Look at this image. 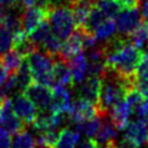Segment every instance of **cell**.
<instances>
[{
	"label": "cell",
	"mask_w": 148,
	"mask_h": 148,
	"mask_svg": "<svg viewBox=\"0 0 148 148\" xmlns=\"http://www.w3.org/2000/svg\"><path fill=\"white\" fill-rule=\"evenodd\" d=\"M35 146L36 139L27 130H22L20 132L14 133L10 148H35Z\"/></svg>",
	"instance_id": "d4e9b609"
},
{
	"label": "cell",
	"mask_w": 148,
	"mask_h": 148,
	"mask_svg": "<svg viewBox=\"0 0 148 148\" xmlns=\"http://www.w3.org/2000/svg\"><path fill=\"white\" fill-rule=\"evenodd\" d=\"M116 32V23L112 18H105L94 31L97 42H105L113 37Z\"/></svg>",
	"instance_id": "484cf974"
},
{
	"label": "cell",
	"mask_w": 148,
	"mask_h": 148,
	"mask_svg": "<svg viewBox=\"0 0 148 148\" xmlns=\"http://www.w3.org/2000/svg\"><path fill=\"white\" fill-rule=\"evenodd\" d=\"M12 138L10 133L5 128L0 127V148H10Z\"/></svg>",
	"instance_id": "4dcf8cb0"
},
{
	"label": "cell",
	"mask_w": 148,
	"mask_h": 148,
	"mask_svg": "<svg viewBox=\"0 0 148 148\" xmlns=\"http://www.w3.org/2000/svg\"><path fill=\"white\" fill-rule=\"evenodd\" d=\"M0 58L8 75H15L24 59V57H22L15 49H10L6 53L1 54Z\"/></svg>",
	"instance_id": "d6986e66"
},
{
	"label": "cell",
	"mask_w": 148,
	"mask_h": 148,
	"mask_svg": "<svg viewBox=\"0 0 148 148\" xmlns=\"http://www.w3.org/2000/svg\"><path fill=\"white\" fill-rule=\"evenodd\" d=\"M20 5H21L23 8L31 7V6L37 5V0H20Z\"/></svg>",
	"instance_id": "d590c367"
},
{
	"label": "cell",
	"mask_w": 148,
	"mask_h": 148,
	"mask_svg": "<svg viewBox=\"0 0 148 148\" xmlns=\"http://www.w3.org/2000/svg\"><path fill=\"white\" fill-rule=\"evenodd\" d=\"M12 105L15 113L24 121L27 126L32 125L38 114V109L23 91H17L14 95L12 98Z\"/></svg>",
	"instance_id": "52a82bcc"
},
{
	"label": "cell",
	"mask_w": 148,
	"mask_h": 148,
	"mask_svg": "<svg viewBox=\"0 0 148 148\" xmlns=\"http://www.w3.org/2000/svg\"><path fill=\"white\" fill-rule=\"evenodd\" d=\"M132 113H133V111H132L131 105L124 98L123 101H120L118 104L113 105L109 110L108 117L118 131H123L126 127V125L128 124L130 117H131Z\"/></svg>",
	"instance_id": "4fadbf2b"
},
{
	"label": "cell",
	"mask_w": 148,
	"mask_h": 148,
	"mask_svg": "<svg viewBox=\"0 0 148 148\" xmlns=\"http://www.w3.org/2000/svg\"><path fill=\"white\" fill-rule=\"evenodd\" d=\"M77 94L81 98H84L94 104L97 105L99 98V90H101V77L89 75L82 82L77 84Z\"/></svg>",
	"instance_id": "5bb4252c"
},
{
	"label": "cell",
	"mask_w": 148,
	"mask_h": 148,
	"mask_svg": "<svg viewBox=\"0 0 148 148\" xmlns=\"http://www.w3.org/2000/svg\"><path fill=\"white\" fill-rule=\"evenodd\" d=\"M10 49H13V32L5 24H0V56Z\"/></svg>",
	"instance_id": "f1b7e54d"
},
{
	"label": "cell",
	"mask_w": 148,
	"mask_h": 148,
	"mask_svg": "<svg viewBox=\"0 0 148 148\" xmlns=\"http://www.w3.org/2000/svg\"><path fill=\"white\" fill-rule=\"evenodd\" d=\"M50 110L54 112H67L71 106V92L65 86L54 84L52 87Z\"/></svg>",
	"instance_id": "9a60e30c"
},
{
	"label": "cell",
	"mask_w": 148,
	"mask_h": 148,
	"mask_svg": "<svg viewBox=\"0 0 148 148\" xmlns=\"http://www.w3.org/2000/svg\"><path fill=\"white\" fill-rule=\"evenodd\" d=\"M49 13H50L49 7H43L38 5L24 8L20 15L21 29L27 35L31 34L42 21L49 18Z\"/></svg>",
	"instance_id": "277c9868"
},
{
	"label": "cell",
	"mask_w": 148,
	"mask_h": 148,
	"mask_svg": "<svg viewBox=\"0 0 148 148\" xmlns=\"http://www.w3.org/2000/svg\"><path fill=\"white\" fill-rule=\"evenodd\" d=\"M82 49H83V30L81 28H76L64 40L61 49L57 56L68 62L69 59L74 57L76 53L81 52Z\"/></svg>",
	"instance_id": "7c38bea8"
},
{
	"label": "cell",
	"mask_w": 148,
	"mask_h": 148,
	"mask_svg": "<svg viewBox=\"0 0 148 148\" xmlns=\"http://www.w3.org/2000/svg\"><path fill=\"white\" fill-rule=\"evenodd\" d=\"M79 141H80L79 132L69 128H61L53 148H76Z\"/></svg>",
	"instance_id": "ffe728a7"
},
{
	"label": "cell",
	"mask_w": 148,
	"mask_h": 148,
	"mask_svg": "<svg viewBox=\"0 0 148 148\" xmlns=\"http://www.w3.org/2000/svg\"><path fill=\"white\" fill-rule=\"evenodd\" d=\"M103 46L106 54L105 69L125 80L135 82V72L142 56L140 49L134 46L127 37L120 35L105 40Z\"/></svg>",
	"instance_id": "6da1fadb"
},
{
	"label": "cell",
	"mask_w": 148,
	"mask_h": 148,
	"mask_svg": "<svg viewBox=\"0 0 148 148\" xmlns=\"http://www.w3.org/2000/svg\"><path fill=\"white\" fill-rule=\"evenodd\" d=\"M147 118H148V116H147ZM147 125H148V124H147Z\"/></svg>",
	"instance_id": "8d00e7d4"
},
{
	"label": "cell",
	"mask_w": 148,
	"mask_h": 148,
	"mask_svg": "<svg viewBox=\"0 0 148 148\" xmlns=\"http://www.w3.org/2000/svg\"><path fill=\"white\" fill-rule=\"evenodd\" d=\"M23 92L32 101V103L36 105L38 111H44L50 109L51 97H52L51 88L34 81L30 86L27 87V89Z\"/></svg>",
	"instance_id": "8fae6325"
},
{
	"label": "cell",
	"mask_w": 148,
	"mask_h": 148,
	"mask_svg": "<svg viewBox=\"0 0 148 148\" xmlns=\"http://www.w3.org/2000/svg\"><path fill=\"white\" fill-rule=\"evenodd\" d=\"M139 7L141 9L142 21L146 22V23H148V0H140Z\"/></svg>",
	"instance_id": "1f68e13d"
},
{
	"label": "cell",
	"mask_w": 148,
	"mask_h": 148,
	"mask_svg": "<svg viewBox=\"0 0 148 148\" xmlns=\"http://www.w3.org/2000/svg\"><path fill=\"white\" fill-rule=\"evenodd\" d=\"M102 119H103V117L95 116L90 119L75 123V125H74L75 131L79 132L80 134L84 135L86 138H92L96 134V132L98 131V128L102 124Z\"/></svg>",
	"instance_id": "44dd1931"
},
{
	"label": "cell",
	"mask_w": 148,
	"mask_h": 148,
	"mask_svg": "<svg viewBox=\"0 0 148 148\" xmlns=\"http://www.w3.org/2000/svg\"><path fill=\"white\" fill-rule=\"evenodd\" d=\"M105 18H108V17L103 14V12H102L96 5H94L92 8H91V10H90V13H89V15H88V17H87V21H86L84 25L81 27V28H83L84 30H87V31L94 34L95 29H96Z\"/></svg>",
	"instance_id": "83f0119b"
},
{
	"label": "cell",
	"mask_w": 148,
	"mask_h": 148,
	"mask_svg": "<svg viewBox=\"0 0 148 148\" xmlns=\"http://www.w3.org/2000/svg\"><path fill=\"white\" fill-rule=\"evenodd\" d=\"M0 3L8 9H15V8L22 7L20 5V0H0Z\"/></svg>",
	"instance_id": "d6a6232c"
},
{
	"label": "cell",
	"mask_w": 148,
	"mask_h": 148,
	"mask_svg": "<svg viewBox=\"0 0 148 148\" xmlns=\"http://www.w3.org/2000/svg\"><path fill=\"white\" fill-rule=\"evenodd\" d=\"M35 82L52 88L56 84L53 76L54 56L42 49H37L25 57Z\"/></svg>",
	"instance_id": "7a4b0ae2"
},
{
	"label": "cell",
	"mask_w": 148,
	"mask_h": 148,
	"mask_svg": "<svg viewBox=\"0 0 148 148\" xmlns=\"http://www.w3.org/2000/svg\"><path fill=\"white\" fill-rule=\"evenodd\" d=\"M141 23L140 10L139 7L125 8L117 15L116 28L118 34L124 37H128V35Z\"/></svg>",
	"instance_id": "9c48e42d"
},
{
	"label": "cell",
	"mask_w": 148,
	"mask_h": 148,
	"mask_svg": "<svg viewBox=\"0 0 148 148\" xmlns=\"http://www.w3.org/2000/svg\"><path fill=\"white\" fill-rule=\"evenodd\" d=\"M67 114L69 118V123H74V124L90 119L95 116H99L97 105L81 97L74 99L71 103Z\"/></svg>",
	"instance_id": "ba28073f"
},
{
	"label": "cell",
	"mask_w": 148,
	"mask_h": 148,
	"mask_svg": "<svg viewBox=\"0 0 148 148\" xmlns=\"http://www.w3.org/2000/svg\"><path fill=\"white\" fill-rule=\"evenodd\" d=\"M53 76L56 84L71 87L73 86V77L69 65L67 61L61 59L58 56H54V64H53Z\"/></svg>",
	"instance_id": "e0dca14e"
},
{
	"label": "cell",
	"mask_w": 148,
	"mask_h": 148,
	"mask_svg": "<svg viewBox=\"0 0 148 148\" xmlns=\"http://www.w3.org/2000/svg\"><path fill=\"white\" fill-rule=\"evenodd\" d=\"M0 127L13 134L25 130L27 127L24 121L15 113L12 105V99L9 97L5 98L0 103Z\"/></svg>",
	"instance_id": "8992f818"
},
{
	"label": "cell",
	"mask_w": 148,
	"mask_h": 148,
	"mask_svg": "<svg viewBox=\"0 0 148 148\" xmlns=\"http://www.w3.org/2000/svg\"><path fill=\"white\" fill-rule=\"evenodd\" d=\"M123 131V139L128 141L135 148H141L148 145V125L146 124L145 119L136 118L132 121H128Z\"/></svg>",
	"instance_id": "5b68a950"
},
{
	"label": "cell",
	"mask_w": 148,
	"mask_h": 148,
	"mask_svg": "<svg viewBox=\"0 0 148 148\" xmlns=\"http://www.w3.org/2000/svg\"><path fill=\"white\" fill-rule=\"evenodd\" d=\"M146 77H148V51L142 53L135 72V79H146Z\"/></svg>",
	"instance_id": "f546056e"
},
{
	"label": "cell",
	"mask_w": 148,
	"mask_h": 148,
	"mask_svg": "<svg viewBox=\"0 0 148 148\" xmlns=\"http://www.w3.org/2000/svg\"><path fill=\"white\" fill-rule=\"evenodd\" d=\"M71 72H72V77H73V86L79 84L86 79L87 74V57L86 54L81 51L76 53L74 57H72L68 61Z\"/></svg>",
	"instance_id": "ac0fdd59"
},
{
	"label": "cell",
	"mask_w": 148,
	"mask_h": 148,
	"mask_svg": "<svg viewBox=\"0 0 148 148\" xmlns=\"http://www.w3.org/2000/svg\"><path fill=\"white\" fill-rule=\"evenodd\" d=\"M95 5L103 12V14L108 18L116 17L123 10V7L119 0H96Z\"/></svg>",
	"instance_id": "4316f807"
},
{
	"label": "cell",
	"mask_w": 148,
	"mask_h": 148,
	"mask_svg": "<svg viewBox=\"0 0 148 148\" xmlns=\"http://www.w3.org/2000/svg\"><path fill=\"white\" fill-rule=\"evenodd\" d=\"M94 142L96 143L97 148H116L118 141V130L112 124L108 116L103 118L102 124L94 135Z\"/></svg>",
	"instance_id": "30bf717a"
},
{
	"label": "cell",
	"mask_w": 148,
	"mask_h": 148,
	"mask_svg": "<svg viewBox=\"0 0 148 148\" xmlns=\"http://www.w3.org/2000/svg\"><path fill=\"white\" fill-rule=\"evenodd\" d=\"M127 38L134 46L142 49L148 43V23L141 21V23L128 35Z\"/></svg>",
	"instance_id": "cb8c5ba5"
},
{
	"label": "cell",
	"mask_w": 148,
	"mask_h": 148,
	"mask_svg": "<svg viewBox=\"0 0 148 148\" xmlns=\"http://www.w3.org/2000/svg\"><path fill=\"white\" fill-rule=\"evenodd\" d=\"M52 34V30H51V25H50V22H49V18L42 21L38 27L31 32L28 35V37L30 38V40L38 47L40 49V46L43 45V43L45 42V39Z\"/></svg>",
	"instance_id": "603a6c76"
},
{
	"label": "cell",
	"mask_w": 148,
	"mask_h": 148,
	"mask_svg": "<svg viewBox=\"0 0 148 148\" xmlns=\"http://www.w3.org/2000/svg\"><path fill=\"white\" fill-rule=\"evenodd\" d=\"M34 82L27 58L24 57L17 73L15 74V83H16V90L17 91H24L28 86H30Z\"/></svg>",
	"instance_id": "7402d4cb"
},
{
	"label": "cell",
	"mask_w": 148,
	"mask_h": 148,
	"mask_svg": "<svg viewBox=\"0 0 148 148\" xmlns=\"http://www.w3.org/2000/svg\"><path fill=\"white\" fill-rule=\"evenodd\" d=\"M49 22L51 30L54 36L60 40H65L74 30V20L68 6H57L49 7Z\"/></svg>",
	"instance_id": "3957f363"
},
{
	"label": "cell",
	"mask_w": 148,
	"mask_h": 148,
	"mask_svg": "<svg viewBox=\"0 0 148 148\" xmlns=\"http://www.w3.org/2000/svg\"><path fill=\"white\" fill-rule=\"evenodd\" d=\"M76 148H97V146L91 138H87L79 146H76Z\"/></svg>",
	"instance_id": "836d02e7"
},
{
	"label": "cell",
	"mask_w": 148,
	"mask_h": 148,
	"mask_svg": "<svg viewBox=\"0 0 148 148\" xmlns=\"http://www.w3.org/2000/svg\"><path fill=\"white\" fill-rule=\"evenodd\" d=\"M95 2L96 0H71L68 7L71 8L75 28H81L84 25Z\"/></svg>",
	"instance_id": "2e32d148"
},
{
	"label": "cell",
	"mask_w": 148,
	"mask_h": 148,
	"mask_svg": "<svg viewBox=\"0 0 148 148\" xmlns=\"http://www.w3.org/2000/svg\"><path fill=\"white\" fill-rule=\"evenodd\" d=\"M7 77H8V73H7L6 68L3 67L2 61H1V58H0V87L6 82Z\"/></svg>",
	"instance_id": "e575fe53"
}]
</instances>
